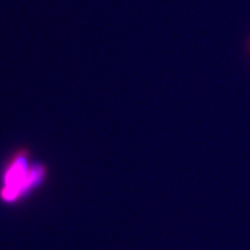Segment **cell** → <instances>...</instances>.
I'll list each match as a JSON object with an SVG mask.
<instances>
[{
	"instance_id": "2",
	"label": "cell",
	"mask_w": 250,
	"mask_h": 250,
	"mask_svg": "<svg viewBox=\"0 0 250 250\" xmlns=\"http://www.w3.org/2000/svg\"><path fill=\"white\" fill-rule=\"evenodd\" d=\"M249 49H250V42H249Z\"/></svg>"
},
{
	"instance_id": "1",
	"label": "cell",
	"mask_w": 250,
	"mask_h": 250,
	"mask_svg": "<svg viewBox=\"0 0 250 250\" xmlns=\"http://www.w3.org/2000/svg\"><path fill=\"white\" fill-rule=\"evenodd\" d=\"M47 174L49 170L45 165L31 161L28 149H18L3 172L0 201L14 204L28 197L45 183Z\"/></svg>"
}]
</instances>
